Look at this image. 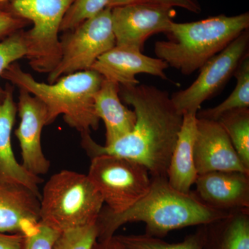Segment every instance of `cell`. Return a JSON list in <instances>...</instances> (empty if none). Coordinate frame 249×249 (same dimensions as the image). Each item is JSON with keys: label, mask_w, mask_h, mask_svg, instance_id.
Listing matches in <instances>:
<instances>
[{"label": "cell", "mask_w": 249, "mask_h": 249, "mask_svg": "<svg viewBox=\"0 0 249 249\" xmlns=\"http://www.w3.org/2000/svg\"><path fill=\"white\" fill-rule=\"evenodd\" d=\"M217 121L230 139L242 163L249 170V108L228 111Z\"/></svg>", "instance_id": "obj_21"}, {"label": "cell", "mask_w": 249, "mask_h": 249, "mask_svg": "<svg viewBox=\"0 0 249 249\" xmlns=\"http://www.w3.org/2000/svg\"><path fill=\"white\" fill-rule=\"evenodd\" d=\"M196 121V114H183L182 124L167 170L168 183L175 189L184 193H191L198 176L194 161Z\"/></svg>", "instance_id": "obj_17"}, {"label": "cell", "mask_w": 249, "mask_h": 249, "mask_svg": "<svg viewBox=\"0 0 249 249\" xmlns=\"http://www.w3.org/2000/svg\"><path fill=\"white\" fill-rule=\"evenodd\" d=\"M17 109L20 123L15 134L21 148L22 166L36 176L46 175L51 163L42 150L41 139L42 129L47 125V108L27 90L19 89Z\"/></svg>", "instance_id": "obj_11"}, {"label": "cell", "mask_w": 249, "mask_h": 249, "mask_svg": "<svg viewBox=\"0 0 249 249\" xmlns=\"http://www.w3.org/2000/svg\"><path fill=\"white\" fill-rule=\"evenodd\" d=\"M196 125L194 161L198 175L216 171L249 173L218 121L197 118Z\"/></svg>", "instance_id": "obj_12"}, {"label": "cell", "mask_w": 249, "mask_h": 249, "mask_svg": "<svg viewBox=\"0 0 249 249\" xmlns=\"http://www.w3.org/2000/svg\"><path fill=\"white\" fill-rule=\"evenodd\" d=\"M237 80L235 89L229 97L215 107L196 113L199 119L217 121L224 113L234 109L249 108V55H246L234 73Z\"/></svg>", "instance_id": "obj_20"}, {"label": "cell", "mask_w": 249, "mask_h": 249, "mask_svg": "<svg viewBox=\"0 0 249 249\" xmlns=\"http://www.w3.org/2000/svg\"><path fill=\"white\" fill-rule=\"evenodd\" d=\"M40 222L62 232L96 224L104 201L88 175L63 170L44 186Z\"/></svg>", "instance_id": "obj_5"}, {"label": "cell", "mask_w": 249, "mask_h": 249, "mask_svg": "<svg viewBox=\"0 0 249 249\" xmlns=\"http://www.w3.org/2000/svg\"><path fill=\"white\" fill-rule=\"evenodd\" d=\"M230 213L208 206L194 192L184 193L175 189L166 177L152 178L147 194L129 209L114 213L103 208L96 223L97 240L110 239L123 225L132 222L143 223L145 235L161 238L172 231L209 225Z\"/></svg>", "instance_id": "obj_2"}, {"label": "cell", "mask_w": 249, "mask_h": 249, "mask_svg": "<svg viewBox=\"0 0 249 249\" xmlns=\"http://www.w3.org/2000/svg\"><path fill=\"white\" fill-rule=\"evenodd\" d=\"M119 91V85L103 78L94 96L95 111L106 126V145L129 134L137 119L134 111L122 103Z\"/></svg>", "instance_id": "obj_18"}, {"label": "cell", "mask_w": 249, "mask_h": 249, "mask_svg": "<svg viewBox=\"0 0 249 249\" xmlns=\"http://www.w3.org/2000/svg\"><path fill=\"white\" fill-rule=\"evenodd\" d=\"M111 11V8H106L73 30L67 31L60 40L61 58L49 73V83H55L66 75L91 70L101 55L115 47Z\"/></svg>", "instance_id": "obj_8"}, {"label": "cell", "mask_w": 249, "mask_h": 249, "mask_svg": "<svg viewBox=\"0 0 249 249\" xmlns=\"http://www.w3.org/2000/svg\"><path fill=\"white\" fill-rule=\"evenodd\" d=\"M92 249H129L119 242L114 235L110 239L103 241H96Z\"/></svg>", "instance_id": "obj_30"}, {"label": "cell", "mask_w": 249, "mask_h": 249, "mask_svg": "<svg viewBox=\"0 0 249 249\" xmlns=\"http://www.w3.org/2000/svg\"><path fill=\"white\" fill-rule=\"evenodd\" d=\"M116 45L142 51L155 34L169 32L176 11L165 5L137 3L111 8Z\"/></svg>", "instance_id": "obj_10"}, {"label": "cell", "mask_w": 249, "mask_h": 249, "mask_svg": "<svg viewBox=\"0 0 249 249\" xmlns=\"http://www.w3.org/2000/svg\"><path fill=\"white\" fill-rule=\"evenodd\" d=\"M119 95L134 108L137 119L133 129L108 145H99L90 134H82V147L91 158L101 155L123 157L143 165L152 178L166 177L183 114L169 93L152 85L120 86Z\"/></svg>", "instance_id": "obj_1"}, {"label": "cell", "mask_w": 249, "mask_h": 249, "mask_svg": "<svg viewBox=\"0 0 249 249\" xmlns=\"http://www.w3.org/2000/svg\"><path fill=\"white\" fill-rule=\"evenodd\" d=\"M60 234L39 222L34 231L24 236L22 249H52Z\"/></svg>", "instance_id": "obj_26"}, {"label": "cell", "mask_w": 249, "mask_h": 249, "mask_svg": "<svg viewBox=\"0 0 249 249\" xmlns=\"http://www.w3.org/2000/svg\"><path fill=\"white\" fill-rule=\"evenodd\" d=\"M111 0H74L62 19L60 31L67 32L97 16L109 6Z\"/></svg>", "instance_id": "obj_23"}, {"label": "cell", "mask_w": 249, "mask_h": 249, "mask_svg": "<svg viewBox=\"0 0 249 249\" xmlns=\"http://www.w3.org/2000/svg\"><path fill=\"white\" fill-rule=\"evenodd\" d=\"M249 12L213 16L196 22L172 23L167 40L155 42L157 58L191 75L249 29Z\"/></svg>", "instance_id": "obj_4"}, {"label": "cell", "mask_w": 249, "mask_h": 249, "mask_svg": "<svg viewBox=\"0 0 249 249\" xmlns=\"http://www.w3.org/2000/svg\"><path fill=\"white\" fill-rule=\"evenodd\" d=\"M209 225L204 248L249 249V209L231 211Z\"/></svg>", "instance_id": "obj_19"}, {"label": "cell", "mask_w": 249, "mask_h": 249, "mask_svg": "<svg viewBox=\"0 0 249 249\" xmlns=\"http://www.w3.org/2000/svg\"><path fill=\"white\" fill-rule=\"evenodd\" d=\"M24 235L0 232V249H22Z\"/></svg>", "instance_id": "obj_29"}, {"label": "cell", "mask_w": 249, "mask_h": 249, "mask_svg": "<svg viewBox=\"0 0 249 249\" xmlns=\"http://www.w3.org/2000/svg\"><path fill=\"white\" fill-rule=\"evenodd\" d=\"M249 31H244L226 48L208 60L199 69V76L191 86L171 96L175 107L181 114L200 110L205 101L223 89L241 61L249 54Z\"/></svg>", "instance_id": "obj_9"}, {"label": "cell", "mask_w": 249, "mask_h": 249, "mask_svg": "<svg viewBox=\"0 0 249 249\" xmlns=\"http://www.w3.org/2000/svg\"><path fill=\"white\" fill-rule=\"evenodd\" d=\"M40 199L25 187L0 181V232L24 236L35 230Z\"/></svg>", "instance_id": "obj_15"}, {"label": "cell", "mask_w": 249, "mask_h": 249, "mask_svg": "<svg viewBox=\"0 0 249 249\" xmlns=\"http://www.w3.org/2000/svg\"><path fill=\"white\" fill-rule=\"evenodd\" d=\"M90 181L114 213L129 209L150 190L152 177L143 165L123 157L101 155L91 158Z\"/></svg>", "instance_id": "obj_7"}, {"label": "cell", "mask_w": 249, "mask_h": 249, "mask_svg": "<svg viewBox=\"0 0 249 249\" xmlns=\"http://www.w3.org/2000/svg\"><path fill=\"white\" fill-rule=\"evenodd\" d=\"M28 24L27 20L15 16L8 10L0 9V41L23 30Z\"/></svg>", "instance_id": "obj_28"}, {"label": "cell", "mask_w": 249, "mask_h": 249, "mask_svg": "<svg viewBox=\"0 0 249 249\" xmlns=\"http://www.w3.org/2000/svg\"><path fill=\"white\" fill-rule=\"evenodd\" d=\"M23 31H18L0 41V78L11 64L24 57L26 58L27 49ZM6 94V89L0 86V104L4 101Z\"/></svg>", "instance_id": "obj_24"}, {"label": "cell", "mask_w": 249, "mask_h": 249, "mask_svg": "<svg viewBox=\"0 0 249 249\" xmlns=\"http://www.w3.org/2000/svg\"><path fill=\"white\" fill-rule=\"evenodd\" d=\"M6 96L0 104V181L25 187L40 199L39 185L43 179L27 171L15 157L11 133L18 113L17 103L12 87L6 85Z\"/></svg>", "instance_id": "obj_16"}, {"label": "cell", "mask_w": 249, "mask_h": 249, "mask_svg": "<svg viewBox=\"0 0 249 249\" xmlns=\"http://www.w3.org/2000/svg\"><path fill=\"white\" fill-rule=\"evenodd\" d=\"M178 243H168L160 237L145 235H114L129 249H204L206 238V226Z\"/></svg>", "instance_id": "obj_22"}, {"label": "cell", "mask_w": 249, "mask_h": 249, "mask_svg": "<svg viewBox=\"0 0 249 249\" xmlns=\"http://www.w3.org/2000/svg\"><path fill=\"white\" fill-rule=\"evenodd\" d=\"M9 0H0V9L7 10Z\"/></svg>", "instance_id": "obj_31"}, {"label": "cell", "mask_w": 249, "mask_h": 249, "mask_svg": "<svg viewBox=\"0 0 249 249\" xmlns=\"http://www.w3.org/2000/svg\"><path fill=\"white\" fill-rule=\"evenodd\" d=\"M137 3H149L165 5L173 8L179 7L194 14H199L201 11L200 4L196 0H111L108 7L113 8Z\"/></svg>", "instance_id": "obj_27"}, {"label": "cell", "mask_w": 249, "mask_h": 249, "mask_svg": "<svg viewBox=\"0 0 249 249\" xmlns=\"http://www.w3.org/2000/svg\"><path fill=\"white\" fill-rule=\"evenodd\" d=\"M98 239L96 224L60 232L52 249H92Z\"/></svg>", "instance_id": "obj_25"}, {"label": "cell", "mask_w": 249, "mask_h": 249, "mask_svg": "<svg viewBox=\"0 0 249 249\" xmlns=\"http://www.w3.org/2000/svg\"><path fill=\"white\" fill-rule=\"evenodd\" d=\"M196 196L218 211L231 212L249 209V173L216 171L198 175Z\"/></svg>", "instance_id": "obj_14"}, {"label": "cell", "mask_w": 249, "mask_h": 249, "mask_svg": "<svg viewBox=\"0 0 249 249\" xmlns=\"http://www.w3.org/2000/svg\"><path fill=\"white\" fill-rule=\"evenodd\" d=\"M1 78L19 89L27 90L45 105L48 110L47 125L62 115L65 123L81 135L90 134L99 127L94 96L103 77L98 72L92 70L78 71L62 76L55 83H45L36 80L14 62L3 72Z\"/></svg>", "instance_id": "obj_3"}, {"label": "cell", "mask_w": 249, "mask_h": 249, "mask_svg": "<svg viewBox=\"0 0 249 249\" xmlns=\"http://www.w3.org/2000/svg\"><path fill=\"white\" fill-rule=\"evenodd\" d=\"M142 52L116 45L101 55L91 70L98 72L105 79L123 87L140 84L136 78L140 73L168 79L165 73V70L169 67L168 64L160 58L147 56Z\"/></svg>", "instance_id": "obj_13"}, {"label": "cell", "mask_w": 249, "mask_h": 249, "mask_svg": "<svg viewBox=\"0 0 249 249\" xmlns=\"http://www.w3.org/2000/svg\"><path fill=\"white\" fill-rule=\"evenodd\" d=\"M74 0H9L7 10L30 22L23 31L27 46L26 58L37 73H50L61 58L59 32L62 19Z\"/></svg>", "instance_id": "obj_6"}]
</instances>
